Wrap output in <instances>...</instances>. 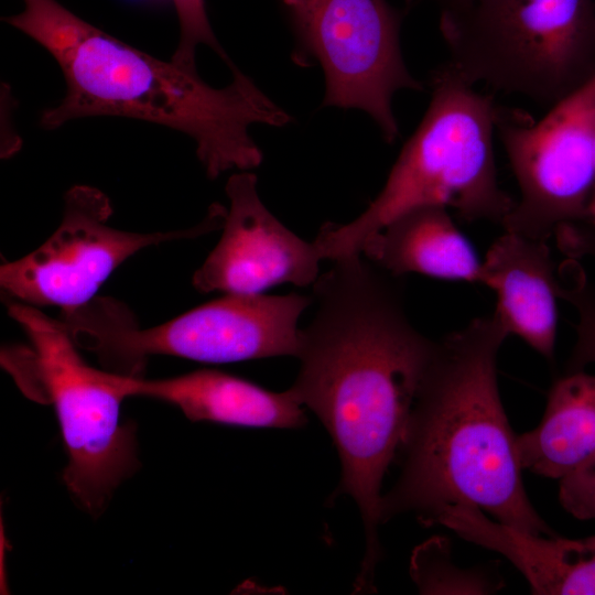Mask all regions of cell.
I'll return each mask as SVG.
<instances>
[{
	"label": "cell",
	"mask_w": 595,
	"mask_h": 595,
	"mask_svg": "<svg viewBox=\"0 0 595 595\" xmlns=\"http://www.w3.org/2000/svg\"><path fill=\"white\" fill-rule=\"evenodd\" d=\"M312 295L225 294L154 327L137 326L112 299L63 312L77 346L95 353L115 372L139 377L149 355L224 364L278 356L296 357L299 320Z\"/></svg>",
	"instance_id": "obj_6"
},
{
	"label": "cell",
	"mask_w": 595,
	"mask_h": 595,
	"mask_svg": "<svg viewBox=\"0 0 595 595\" xmlns=\"http://www.w3.org/2000/svg\"><path fill=\"white\" fill-rule=\"evenodd\" d=\"M444 205H423L368 237L360 253L392 277L408 273L482 283V261Z\"/></svg>",
	"instance_id": "obj_15"
},
{
	"label": "cell",
	"mask_w": 595,
	"mask_h": 595,
	"mask_svg": "<svg viewBox=\"0 0 595 595\" xmlns=\"http://www.w3.org/2000/svg\"><path fill=\"white\" fill-rule=\"evenodd\" d=\"M180 24V39L171 61L184 68L196 69L198 45H208L225 62L230 58L218 43L210 26L204 0H173Z\"/></svg>",
	"instance_id": "obj_18"
},
{
	"label": "cell",
	"mask_w": 595,
	"mask_h": 595,
	"mask_svg": "<svg viewBox=\"0 0 595 595\" xmlns=\"http://www.w3.org/2000/svg\"><path fill=\"white\" fill-rule=\"evenodd\" d=\"M561 506L578 520H595V451L559 479Z\"/></svg>",
	"instance_id": "obj_19"
},
{
	"label": "cell",
	"mask_w": 595,
	"mask_h": 595,
	"mask_svg": "<svg viewBox=\"0 0 595 595\" xmlns=\"http://www.w3.org/2000/svg\"><path fill=\"white\" fill-rule=\"evenodd\" d=\"M9 313L31 343L33 366L56 411L68 456L64 483L97 515L138 464L133 429L120 421L128 375L89 366L65 324L37 307L12 303Z\"/></svg>",
	"instance_id": "obj_7"
},
{
	"label": "cell",
	"mask_w": 595,
	"mask_h": 595,
	"mask_svg": "<svg viewBox=\"0 0 595 595\" xmlns=\"http://www.w3.org/2000/svg\"><path fill=\"white\" fill-rule=\"evenodd\" d=\"M560 251L567 259L595 260V224L588 221L566 223L554 231Z\"/></svg>",
	"instance_id": "obj_20"
},
{
	"label": "cell",
	"mask_w": 595,
	"mask_h": 595,
	"mask_svg": "<svg viewBox=\"0 0 595 595\" xmlns=\"http://www.w3.org/2000/svg\"><path fill=\"white\" fill-rule=\"evenodd\" d=\"M402 18L386 0H315L290 14L295 61L312 58L324 72L322 106L365 111L388 143L399 136L393 95L424 88L403 60Z\"/></svg>",
	"instance_id": "obj_9"
},
{
	"label": "cell",
	"mask_w": 595,
	"mask_h": 595,
	"mask_svg": "<svg viewBox=\"0 0 595 595\" xmlns=\"http://www.w3.org/2000/svg\"><path fill=\"white\" fill-rule=\"evenodd\" d=\"M410 574L421 594L483 595L504 583L483 569H462L453 562L451 541L433 537L414 549Z\"/></svg>",
	"instance_id": "obj_17"
},
{
	"label": "cell",
	"mask_w": 595,
	"mask_h": 595,
	"mask_svg": "<svg viewBox=\"0 0 595 595\" xmlns=\"http://www.w3.org/2000/svg\"><path fill=\"white\" fill-rule=\"evenodd\" d=\"M495 126L520 190L505 230L547 241L563 224L591 223L595 76L537 121L497 106Z\"/></svg>",
	"instance_id": "obj_8"
},
{
	"label": "cell",
	"mask_w": 595,
	"mask_h": 595,
	"mask_svg": "<svg viewBox=\"0 0 595 595\" xmlns=\"http://www.w3.org/2000/svg\"><path fill=\"white\" fill-rule=\"evenodd\" d=\"M591 223L595 224V184H594V192L591 203Z\"/></svg>",
	"instance_id": "obj_23"
},
{
	"label": "cell",
	"mask_w": 595,
	"mask_h": 595,
	"mask_svg": "<svg viewBox=\"0 0 595 595\" xmlns=\"http://www.w3.org/2000/svg\"><path fill=\"white\" fill-rule=\"evenodd\" d=\"M482 284L497 296L493 313L508 336L548 360L555 351L560 279L547 241L505 230L482 262Z\"/></svg>",
	"instance_id": "obj_13"
},
{
	"label": "cell",
	"mask_w": 595,
	"mask_h": 595,
	"mask_svg": "<svg viewBox=\"0 0 595 595\" xmlns=\"http://www.w3.org/2000/svg\"><path fill=\"white\" fill-rule=\"evenodd\" d=\"M312 284L316 310L300 332L289 388L322 421L342 463L339 493L357 504L366 551L355 582L375 589L382 478L399 455L436 340L408 317L397 278L361 253L332 260Z\"/></svg>",
	"instance_id": "obj_1"
},
{
	"label": "cell",
	"mask_w": 595,
	"mask_h": 595,
	"mask_svg": "<svg viewBox=\"0 0 595 595\" xmlns=\"http://www.w3.org/2000/svg\"><path fill=\"white\" fill-rule=\"evenodd\" d=\"M440 31L473 86L552 107L595 76V0H473L441 11Z\"/></svg>",
	"instance_id": "obj_5"
},
{
	"label": "cell",
	"mask_w": 595,
	"mask_h": 595,
	"mask_svg": "<svg viewBox=\"0 0 595 595\" xmlns=\"http://www.w3.org/2000/svg\"><path fill=\"white\" fill-rule=\"evenodd\" d=\"M128 392L129 397L171 403L191 421L275 429H295L306 423L303 405L290 389L270 391L214 369L158 380L129 376Z\"/></svg>",
	"instance_id": "obj_14"
},
{
	"label": "cell",
	"mask_w": 595,
	"mask_h": 595,
	"mask_svg": "<svg viewBox=\"0 0 595 595\" xmlns=\"http://www.w3.org/2000/svg\"><path fill=\"white\" fill-rule=\"evenodd\" d=\"M504 555L526 577L532 594L595 595V534L567 539L534 534L491 520L466 505L443 508L429 526Z\"/></svg>",
	"instance_id": "obj_12"
},
{
	"label": "cell",
	"mask_w": 595,
	"mask_h": 595,
	"mask_svg": "<svg viewBox=\"0 0 595 595\" xmlns=\"http://www.w3.org/2000/svg\"><path fill=\"white\" fill-rule=\"evenodd\" d=\"M226 194L221 237L193 274V286L203 293L261 294L282 283L312 285L322 260L314 241L295 235L266 207L257 176L238 171Z\"/></svg>",
	"instance_id": "obj_11"
},
{
	"label": "cell",
	"mask_w": 595,
	"mask_h": 595,
	"mask_svg": "<svg viewBox=\"0 0 595 595\" xmlns=\"http://www.w3.org/2000/svg\"><path fill=\"white\" fill-rule=\"evenodd\" d=\"M424 1L433 2L441 8V11H444V10H453V9L462 8L470 3L473 0H407L405 2H407V6L410 8L414 4H418Z\"/></svg>",
	"instance_id": "obj_21"
},
{
	"label": "cell",
	"mask_w": 595,
	"mask_h": 595,
	"mask_svg": "<svg viewBox=\"0 0 595 595\" xmlns=\"http://www.w3.org/2000/svg\"><path fill=\"white\" fill-rule=\"evenodd\" d=\"M431 100L401 149L383 187L347 224H325L314 244L321 258L360 253L365 240L402 213L444 205L466 221L501 224L516 201L500 188L494 150L496 109L446 63L433 71Z\"/></svg>",
	"instance_id": "obj_4"
},
{
	"label": "cell",
	"mask_w": 595,
	"mask_h": 595,
	"mask_svg": "<svg viewBox=\"0 0 595 595\" xmlns=\"http://www.w3.org/2000/svg\"><path fill=\"white\" fill-rule=\"evenodd\" d=\"M111 214V203L101 191L87 185L69 188L55 232L31 253L1 266L2 290L33 306L80 307L129 257L153 245L223 227L226 208L212 205L205 219L190 229L151 234L112 228Z\"/></svg>",
	"instance_id": "obj_10"
},
{
	"label": "cell",
	"mask_w": 595,
	"mask_h": 595,
	"mask_svg": "<svg viewBox=\"0 0 595 595\" xmlns=\"http://www.w3.org/2000/svg\"><path fill=\"white\" fill-rule=\"evenodd\" d=\"M523 469L560 479L595 451V374L566 369L551 387L540 423L517 436Z\"/></svg>",
	"instance_id": "obj_16"
},
{
	"label": "cell",
	"mask_w": 595,
	"mask_h": 595,
	"mask_svg": "<svg viewBox=\"0 0 595 595\" xmlns=\"http://www.w3.org/2000/svg\"><path fill=\"white\" fill-rule=\"evenodd\" d=\"M507 337L493 314L436 340L399 453L401 474L381 498V523L412 512L429 527L443 508L466 505L554 536L528 498L518 435L499 394L497 356Z\"/></svg>",
	"instance_id": "obj_2"
},
{
	"label": "cell",
	"mask_w": 595,
	"mask_h": 595,
	"mask_svg": "<svg viewBox=\"0 0 595 595\" xmlns=\"http://www.w3.org/2000/svg\"><path fill=\"white\" fill-rule=\"evenodd\" d=\"M3 21L41 44L57 62L66 90L41 115L53 130L75 119L111 116L144 120L191 137L207 176L250 171L263 154L252 125L284 127L293 117L236 65L223 88L197 69L158 60L80 19L56 0H23Z\"/></svg>",
	"instance_id": "obj_3"
},
{
	"label": "cell",
	"mask_w": 595,
	"mask_h": 595,
	"mask_svg": "<svg viewBox=\"0 0 595 595\" xmlns=\"http://www.w3.org/2000/svg\"><path fill=\"white\" fill-rule=\"evenodd\" d=\"M315 0H282L289 14L298 13L309 8Z\"/></svg>",
	"instance_id": "obj_22"
}]
</instances>
